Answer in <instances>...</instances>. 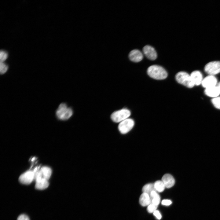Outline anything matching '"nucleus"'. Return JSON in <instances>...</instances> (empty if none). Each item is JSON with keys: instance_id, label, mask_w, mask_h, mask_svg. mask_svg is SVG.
<instances>
[{"instance_id": "1", "label": "nucleus", "mask_w": 220, "mask_h": 220, "mask_svg": "<svg viewBox=\"0 0 220 220\" xmlns=\"http://www.w3.org/2000/svg\"><path fill=\"white\" fill-rule=\"evenodd\" d=\"M147 73L151 78L157 80L164 79L167 76V73L163 68L156 65L149 67L147 69Z\"/></svg>"}, {"instance_id": "2", "label": "nucleus", "mask_w": 220, "mask_h": 220, "mask_svg": "<svg viewBox=\"0 0 220 220\" xmlns=\"http://www.w3.org/2000/svg\"><path fill=\"white\" fill-rule=\"evenodd\" d=\"M33 170L35 174V181L42 179L49 180L52 174L51 169L47 166H43L41 168L37 167Z\"/></svg>"}, {"instance_id": "3", "label": "nucleus", "mask_w": 220, "mask_h": 220, "mask_svg": "<svg viewBox=\"0 0 220 220\" xmlns=\"http://www.w3.org/2000/svg\"><path fill=\"white\" fill-rule=\"evenodd\" d=\"M73 114L72 109L68 107L65 103H61L59 105L56 112L57 118L61 120H66L71 117Z\"/></svg>"}, {"instance_id": "4", "label": "nucleus", "mask_w": 220, "mask_h": 220, "mask_svg": "<svg viewBox=\"0 0 220 220\" xmlns=\"http://www.w3.org/2000/svg\"><path fill=\"white\" fill-rule=\"evenodd\" d=\"M175 78L178 83L187 87L191 88L195 85L190 75L185 72H178L176 75Z\"/></svg>"}, {"instance_id": "5", "label": "nucleus", "mask_w": 220, "mask_h": 220, "mask_svg": "<svg viewBox=\"0 0 220 220\" xmlns=\"http://www.w3.org/2000/svg\"><path fill=\"white\" fill-rule=\"evenodd\" d=\"M130 114L128 109L123 108L113 112L111 115V118L114 122L120 123L128 118Z\"/></svg>"}, {"instance_id": "6", "label": "nucleus", "mask_w": 220, "mask_h": 220, "mask_svg": "<svg viewBox=\"0 0 220 220\" xmlns=\"http://www.w3.org/2000/svg\"><path fill=\"white\" fill-rule=\"evenodd\" d=\"M204 71L209 75H214L220 72V61L209 62L204 67Z\"/></svg>"}, {"instance_id": "7", "label": "nucleus", "mask_w": 220, "mask_h": 220, "mask_svg": "<svg viewBox=\"0 0 220 220\" xmlns=\"http://www.w3.org/2000/svg\"><path fill=\"white\" fill-rule=\"evenodd\" d=\"M134 124V121L132 119L127 118L119 123L118 130L122 134H126L132 129Z\"/></svg>"}, {"instance_id": "8", "label": "nucleus", "mask_w": 220, "mask_h": 220, "mask_svg": "<svg viewBox=\"0 0 220 220\" xmlns=\"http://www.w3.org/2000/svg\"><path fill=\"white\" fill-rule=\"evenodd\" d=\"M19 180L22 184H29L35 180L34 173L32 170H28L20 175Z\"/></svg>"}, {"instance_id": "9", "label": "nucleus", "mask_w": 220, "mask_h": 220, "mask_svg": "<svg viewBox=\"0 0 220 220\" xmlns=\"http://www.w3.org/2000/svg\"><path fill=\"white\" fill-rule=\"evenodd\" d=\"M217 83L216 78L212 75H209L203 79L201 84L205 89L215 86Z\"/></svg>"}, {"instance_id": "10", "label": "nucleus", "mask_w": 220, "mask_h": 220, "mask_svg": "<svg viewBox=\"0 0 220 220\" xmlns=\"http://www.w3.org/2000/svg\"><path fill=\"white\" fill-rule=\"evenodd\" d=\"M144 54L148 59L151 60H155L157 57L156 52L155 49L149 45L145 46L143 49Z\"/></svg>"}, {"instance_id": "11", "label": "nucleus", "mask_w": 220, "mask_h": 220, "mask_svg": "<svg viewBox=\"0 0 220 220\" xmlns=\"http://www.w3.org/2000/svg\"><path fill=\"white\" fill-rule=\"evenodd\" d=\"M129 57L131 61L138 62L142 60L143 55L142 53L138 50H134L130 53Z\"/></svg>"}, {"instance_id": "12", "label": "nucleus", "mask_w": 220, "mask_h": 220, "mask_svg": "<svg viewBox=\"0 0 220 220\" xmlns=\"http://www.w3.org/2000/svg\"><path fill=\"white\" fill-rule=\"evenodd\" d=\"M161 181L164 184L166 188H169L174 185L175 179L170 174H166L163 175Z\"/></svg>"}, {"instance_id": "13", "label": "nucleus", "mask_w": 220, "mask_h": 220, "mask_svg": "<svg viewBox=\"0 0 220 220\" xmlns=\"http://www.w3.org/2000/svg\"><path fill=\"white\" fill-rule=\"evenodd\" d=\"M190 76L195 85L198 86L201 84L203 79L200 72L198 71H195L192 72Z\"/></svg>"}, {"instance_id": "14", "label": "nucleus", "mask_w": 220, "mask_h": 220, "mask_svg": "<svg viewBox=\"0 0 220 220\" xmlns=\"http://www.w3.org/2000/svg\"><path fill=\"white\" fill-rule=\"evenodd\" d=\"M205 93L209 97L215 98L219 95L220 90L218 87L215 86L205 89Z\"/></svg>"}, {"instance_id": "15", "label": "nucleus", "mask_w": 220, "mask_h": 220, "mask_svg": "<svg viewBox=\"0 0 220 220\" xmlns=\"http://www.w3.org/2000/svg\"><path fill=\"white\" fill-rule=\"evenodd\" d=\"M139 202L140 204L142 206H148L151 203L149 195L146 193H143L140 196Z\"/></svg>"}, {"instance_id": "16", "label": "nucleus", "mask_w": 220, "mask_h": 220, "mask_svg": "<svg viewBox=\"0 0 220 220\" xmlns=\"http://www.w3.org/2000/svg\"><path fill=\"white\" fill-rule=\"evenodd\" d=\"M48 180L45 179H42L35 181V187L38 190H43L47 188L49 186Z\"/></svg>"}, {"instance_id": "17", "label": "nucleus", "mask_w": 220, "mask_h": 220, "mask_svg": "<svg viewBox=\"0 0 220 220\" xmlns=\"http://www.w3.org/2000/svg\"><path fill=\"white\" fill-rule=\"evenodd\" d=\"M149 196L151 200V204L158 206L160 204V198L157 192L153 191L151 193Z\"/></svg>"}, {"instance_id": "18", "label": "nucleus", "mask_w": 220, "mask_h": 220, "mask_svg": "<svg viewBox=\"0 0 220 220\" xmlns=\"http://www.w3.org/2000/svg\"><path fill=\"white\" fill-rule=\"evenodd\" d=\"M142 191L143 193H146L149 196L152 192L153 191H156L154 187V184L152 183H148L145 185L143 187Z\"/></svg>"}, {"instance_id": "19", "label": "nucleus", "mask_w": 220, "mask_h": 220, "mask_svg": "<svg viewBox=\"0 0 220 220\" xmlns=\"http://www.w3.org/2000/svg\"><path fill=\"white\" fill-rule=\"evenodd\" d=\"M154 185L155 190L158 192H163L165 188L164 184L161 180L156 181L154 183Z\"/></svg>"}, {"instance_id": "20", "label": "nucleus", "mask_w": 220, "mask_h": 220, "mask_svg": "<svg viewBox=\"0 0 220 220\" xmlns=\"http://www.w3.org/2000/svg\"><path fill=\"white\" fill-rule=\"evenodd\" d=\"M211 101L216 108L220 109V97L214 98L212 99Z\"/></svg>"}, {"instance_id": "21", "label": "nucleus", "mask_w": 220, "mask_h": 220, "mask_svg": "<svg viewBox=\"0 0 220 220\" xmlns=\"http://www.w3.org/2000/svg\"><path fill=\"white\" fill-rule=\"evenodd\" d=\"M0 72L1 74L5 73L8 69V66L3 62H0Z\"/></svg>"}, {"instance_id": "22", "label": "nucleus", "mask_w": 220, "mask_h": 220, "mask_svg": "<svg viewBox=\"0 0 220 220\" xmlns=\"http://www.w3.org/2000/svg\"><path fill=\"white\" fill-rule=\"evenodd\" d=\"M157 207V206L150 204L147 207V211L149 213H153L154 211L156 210Z\"/></svg>"}, {"instance_id": "23", "label": "nucleus", "mask_w": 220, "mask_h": 220, "mask_svg": "<svg viewBox=\"0 0 220 220\" xmlns=\"http://www.w3.org/2000/svg\"><path fill=\"white\" fill-rule=\"evenodd\" d=\"M8 57V55L6 53L3 51H0V62H3L6 60Z\"/></svg>"}, {"instance_id": "24", "label": "nucleus", "mask_w": 220, "mask_h": 220, "mask_svg": "<svg viewBox=\"0 0 220 220\" xmlns=\"http://www.w3.org/2000/svg\"><path fill=\"white\" fill-rule=\"evenodd\" d=\"M17 220H30V219L27 215L21 214L18 217Z\"/></svg>"}, {"instance_id": "25", "label": "nucleus", "mask_w": 220, "mask_h": 220, "mask_svg": "<svg viewBox=\"0 0 220 220\" xmlns=\"http://www.w3.org/2000/svg\"><path fill=\"white\" fill-rule=\"evenodd\" d=\"M171 201L169 200H163L161 202V204L162 205L167 206L171 204Z\"/></svg>"}, {"instance_id": "26", "label": "nucleus", "mask_w": 220, "mask_h": 220, "mask_svg": "<svg viewBox=\"0 0 220 220\" xmlns=\"http://www.w3.org/2000/svg\"><path fill=\"white\" fill-rule=\"evenodd\" d=\"M154 215L159 220L161 218V215L160 212L157 211L156 210L153 213Z\"/></svg>"}, {"instance_id": "27", "label": "nucleus", "mask_w": 220, "mask_h": 220, "mask_svg": "<svg viewBox=\"0 0 220 220\" xmlns=\"http://www.w3.org/2000/svg\"><path fill=\"white\" fill-rule=\"evenodd\" d=\"M218 88H219L220 90V82H219L217 86Z\"/></svg>"}]
</instances>
